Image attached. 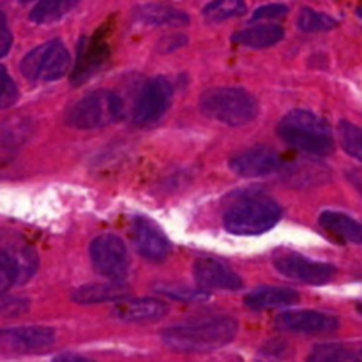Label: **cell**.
Instances as JSON below:
<instances>
[{"mask_svg": "<svg viewBox=\"0 0 362 362\" xmlns=\"http://www.w3.org/2000/svg\"><path fill=\"white\" fill-rule=\"evenodd\" d=\"M239 324L232 317H207L166 327L161 339L168 349L184 354H207L233 341Z\"/></svg>", "mask_w": 362, "mask_h": 362, "instance_id": "obj_1", "label": "cell"}, {"mask_svg": "<svg viewBox=\"0 0 362 362\" xmlns=\"http://www.w3.org/2000/svg\"><path fill=\"white\" fill-rule=\"evenodd\" d=\"M278 134L286 145L318 158L332 154L334 136L331 126L310 110H292L281 119Z\"/></svg>", "mask_w": 362, "mask_h": 362, "instance_id": "obj_2", "label": "cell"}, {"mask_svg": "<svg viewBox=\"0 0 362 362\" xmlns=\"http://www.w3.org/2000/svg\"><path fill=\"white\" fill-rule=\"evenodd\" d=\"M283 209L278 202L264 194L240 197L223 216V226L232 235H260L279 223Z\"/></svg>", "mask_w": 362, "mask_h": 362, "instance_id": "obj_3", "label": "cell"}, {"mask_svg": "<svg viewBox=\"0 0 362 362\" xmlns=\"http://www.w3.org/2000/svg\"><path fill=\"white\" fill-rule=\"evenodd\" d=\"M257 98L237 87H214L200 95V112L207 119L239 127L253 122L258 115Z\"/></svg>", "mask_w": 362, "mask_h": 362, "instance_id": "obj_4", "label": "cell"}, {"mask_svg": "<svg viewBox=\"0 0 362 362\" xmlns=\"http://www.w3.org/2000/svg\"><path fill=\"white\" fill-rule=\"evenodd\" d=\"M37 253L21 235L0 233V293L14 285H23L35 274Z\"/></svg>", "mask_w": 362, "mask_h": 362, "instance_id": "obj_5", "label": "cell"}, {"mask_svg": "<svg viewBox=\"0 0 362 362\" xmlns=\"http://www.w3.org/2000/svg\"><path fill=\"white\" fill-rule=\"evenodd\" d=\"M124 117V103L112 90H94L74 103L66 113V124L76 129H98Z\"/></svg>", "mask_w": 362, "mask_h": 362, "instance_id": "obj_6", "label": "cell"}, {"mask_svg": "<svg viewBox=\"0 0 362 362\" xmlns=\"http://www.w3.org/2000/svg\"><path fill=\"white\" fill-rule=\"evenodd\" d=\"M69 66L71 55L64 42L52 39L30 49L21 60L20 69L28 81L37 83V81L60 80L69 71Z\"/></svg>", "mask_w": 362, "mask_h": 362, "instance_id": "obj_7", "label": "cell"}, {"mask_svg": "<svg viewBox=\"0 0 362 362\" xmlns=\"http://www.w3.org/2000/svg\"><path fill=\"white\" fill-rule=\"evenodd\" d=\"M90 262L95 271L113 283H122L129 272V253L122 239L112 233L98 235L90 243Z\"/></svg>", "mask_w": 362, "mask_h": 362, "instance_id": "obj_8", "label": "cell"}, {"mask_svg": "<svg viewBox=\"0 0 362 362\" xmlns=\"http://www.w3.org/2000/svg\"><path fill=\"white\" fill-rule=\"evenodd\" d=\"M173 85L168 78L154 76L144 83L133 106V122L136 126L156 124L172 105Z\"/></svg>", "mask_w": 362, "mask_h": 362, "instance_id": "obj_9", "label": "cell"}, {"mask_svg": "<svg viewBox=\"0 0 362 362\" xmlns=\"http://www.w3.org/2000/svg\"><path fill=\"white\" fill-rule=\"evenodd\" d=\"M274 267L279 274L285 278L296 279V281L308 283V285H325L334 279L338 274L332 264L311 260L303 255H283L274 260Z\"/></svg>", "mask_w": 362, "mask_h": 362, "instance_id": "obj_10", "label": "cell"}, {"mask_svg": "<svg viewBox=\"0 0 362 362\" xmlns=\"http://www.w3.org/2000/svg\"><path fill=\"white\" fill-rule=\"evenodd\" d=\"M131 240L138 253L148 262H163L168 258L170 251H172V244H170L168 237L165 235L161 228L156 225L154 221L147 218L133 219L131 225Z\"/></svg>", "mask_w": 362, "mask_h": 362, "instance_id": "obj_11", "label": "cell"}, {"mask_svg": "<svg viewBox=\"0 0 362 362\" xmlns=\"http://www.w3.org/2000/svg\"><path fill=\"white\" fill-rule=\"evenodd\" d=\"M110 46L106 42L103 32H95L92 37H83L78 45V57L74 69L71 73L73 85H81L83 81L90 80L101 67L108 62Z\"/></svg>", "mask_w": 362, "mask_h": 362, "instance_id": "obj_12", "label": "cell"}, {"mask_svg": "<svg viewBox=\"0 0 362 362\" xmlns=\"http://www.w3.org/2000/svg\"><path fill=\"white\" fill-rule=\"evenodd\" d=\"M278 329L299 334H332L339 329V318L320 311H285L276 318Z\"/></svg>", "mask_w": 362, "mask_h": 362, "instance_id": "obj_13", "label": "cell"}, {"mask_svg": "<svg viewBox=\"0 0 362 362\" xmlns=\"http://www.w3.org/2000/svg\"><path fill=\"white\" fill-rule=\"evenodd\" d=\"M53 341H55L53 329L41 327V325L0 329V345L13 352L37 354L49 349Z\"/></svg>", "mask_w": 362, "mask_h": 362, "instance_id": "obj_14", "label": "cell"}, {"mask_svg": "<svg viewBox=\"0 0 362 362\" xmlns=\"http://www.w3.org/2000/svg\"><path fill=\"white\" fill-rule=\"evenodd\" d=\"M230 170L240 177H264L281 168L278 152L269 147H253L230 159Z\"/></svg>", "mask_w": 362, "mask_h": 362, "instance_id": "obj_15", "label": "cell"}, {"mask_svg": "<svg viewBox=\"0 0 362 362\" xmlns=\"http://www.w3.org/2000/svg\"><path fill=\"white\" fill-rule=\"evenodd\" d=\"M193 276L204 290L243 288V278L216 258H198L193 265Z\"/></svg>", "mask_w": 362, "mask_h": 362, "instance_id": "obj_16", "label": "cell"}, {"mask_svg": "<svg viewBox=\"0 0 362 362\" xmlns=\"http://www.w3.org/2000/svg\"><path fill=\"white\" fill-rule=\"evenodd\" d=\"M168 313V306L163 300L154 297H141V299L120 300L113 310L112 317L127 324H145V322H158Z\"/></svg>", "mask_w": 362, "mask_h": 362, "instance_id": "obj_17", "label": "cell"}, {"mask_svg": "<svg viewBox=\"0 0 362 362\" xmlns=\"http://www.w3.org/2000/svg\"><path fill=\"white\" fill-rule=\"evenodd\" d=\"M299 303V293L285 286H258L244 297V304L253 311L281 310Z\"/></svg>", "mask_w": 362, "mask_h": 362, "instance_id": "obj_18", "label": "cell"}, {"mask_svg": "<svg viewBox=\"0 0 362 362\" xmlns=\"http://www.w3.org/2000/svg\"><path fill=\"white\" fill-rule=\"evenodd\" d=\"M134 21L152 27H186L189 16L184 11L168 4H145L138 6L133 13Z\"/></svg>", "mask_w": 362, "mask_h": 362, "instance_id": "obj_19", "label": "cell"}, {"mask_svg": "<svg viewBox=\"0 0 362 362\" xmlns=\"http://www.w3.org/2000/svg\"><path fill=\"white\" fill-rule=\"evenodd\" d=\"M131 293L124 283H90L83 285L71 293V299L78 304H103V303H120Z\"/></svg>", "mask_w": 362, "mask_h": 362, "instance_id": "obj_20", "label": "cell"}, {"mask_svg": "<svg viewBox=\"0 0 362 362\" xmlns=\"http://www.w3.org/2000/svg\"><path fill=\"white\" fill-rule=\"evenodd\" d=\"M320 226L332 237L345 243L362 244V223L338 211H324L320 214Z\"/></svg>", "mask_w": 362, "mask_h": 362, "instance_id": "obj_21", "label": "cell"}, {"mask_svg": "<svg viewBox=\"0 0 362 362\" xmlns=\"http://www.w3.org/2000/svg\"><path fill=\"white\" fill-rule=\"evenodd\" d=\"M283 37H285V30H283L281 25L264 23L235 32V34L232 35V41L240 46H247V48L262 49L278 45Z\"/></svg>", "mask_w": 362, "mask_h": 362, "instance_id": "obj_22", "label": "cell"}, {"mask_svg": "<svg viewBox=\"0 0 362 362\" xmlns=\"http://www.w3.org/2000/svg\"><path fill=\"white\" fill-rule=\"evenodd\" d=\"M35 131V122L27 115H11L0 120V147L16 148L27 144Z\"/></svg>", "mask_w": 362, "mask_h": 362, "instance_id": "obj_23", "label": "cell"}, {"mask_svg": "<svg viewBox=\"0 0 362 362\" xmlns=\"http://www.w3.org/2000/svg\"><path fill=\"white\" fill-rule=\"evenodd\" d=\"M285 179L296 187H310L315 184H322L329 179V170L322 163L313 161H297L292 163L285 170Z\"/></svg>", "mask_w": 362, "mask_h": 362, "instance_id": "obj_24", "label": "cell"}, {"mask_svg": "<svg viewBox=\"0 0 362 362\" xmlns=\"http://www.w3.org/2000/svg\"><path fill=\"white\" fill-rule=\"evenodd\" d=\"M80 4V0H39L30 11V21L37 25H49L62 20Z\"/></svg>", "mask_w": 362, "mask_h": 362, "instance_id": "obj_25", "label": "cell"}, {"mask_svg": "<svg viewBox=\"0 0 362 362\" xmlns=\"http://www.w3.org/2000/svg\"><path fill=\"white\" fill-rule=\"evenodd\" d=\"M306 362H361L359 352L341 343L317 345L308 356Z\"/></svg>", "mask_w": 362, "mask_h": 362, "instance_id": "obj_26", "label": "cell"}, {"mask_svg": "<svg viewBox=\"0 0 362 362\" xmlns=\"http://www.w3.org/2000/svg\"><path fill=\"white\" fill-rule=\"evenodd\" d=\"M246 13L244 0H212L204 7V18L211 23H219L228 18L243 16Z\"/></svg>", "mask_w": 362, "mask_h": 362, "instance_id": "obj_27", "label": "cell"}, {"mask_svg": "<svg viewBox=\"0 0 362 362\" xmlns=\"http://www.w3.org/2000/svg\"><path fill=\"white\" fill-rule=\"evenodd\" d=\"M297 25L303 32H327L338 27V20L325 13H318L311 7H304L297 18Z\"/></svg>", "mask_w": 362, "mask_h": 362, "instance_id": "obj_28", "label": "cell"}, {"mask_svg": "<svg viewBox=\"0 0 362 362\" xmlns=\"http://www.w3.org/2000/svg\"><path fill=\"white\" fill-rule=\"evenodd\" d=\"M339 140L346 154L362 163V127L343 120L339 124Z\"/></svg>", "mask_w": 362, "mask_h": 362, "instance_id": "obj_29", "label": "cell"}, {"mask_svg": "<svg viewBox=\"0 0 362 362\" xmlns=\"http://www.w3.org/2000/svg\"><path fill=\"white\" fill-rule=\"evenodd\" d=\"M156 292L163 293V296L170 297V299L182 300V303H205L209 300V292L204 288H189V286H180V285H165L158 286Z\"/></svg>", "mask_w": 362, "mask_h": 362, "instance_id": "obj_30", "label": "cell"}, {"mask_svg": "<svg viewBox=\"0 0 362 362\" xmlns=\"http://www.w3.org/2000/svg\"><path fill=\"white\" fill-rule=\"evenodd\" d=\"M28 308H30V300H28L27 297L0 293V317H21V315L27 313Z\"/></svg>", "mask_w": 362, "mask_h": 362, "instance_id": "obj_31", "label": "cell"}, {"mask_svg": "<svg viewBox=\"0 0 362 362\" xmlns=\"http://www.w3.org/2000/svg\"><path fill=\"white\" fill-rule=\"evenodd\" d=\"M18 98H20V92H18L16 83L7 73L6 67L0 66V108H11L13 105H16Z\"/></svg>", "mask_w": 362, "mask_h": 362, "instance_id": "obj_32", "label": "cell"}, {"mask_svg": "<svg viewBox=\"0 0 362 362\" xmlns=\"http://www.w3.org/2000/svg\"><path fill=\"white\" fill-rule=\"evenodd\" d=\"M186 45H187L186 35L175 32V34H168V35H165V37L159 39L158 46H156V52L163 53V55H168V53L177 52V49H180L182 46H186Z\"/></svg>", "mask_w": 362, "mask_h": 362, "instance_id": "obj_33", "label": "cell"}, {"mask_svg": "<svg viewBox=\"0 0 362 362\" xmlns=\"http://www.w3.org/2000/svg\"><path fill=\"white\" fill-rule=\"evenodd\" d=\"M288 13V7L285 4H269V6L258 7L251 16V21H262V20H276Z\"/></svg>", "mask_w": 362, "mask_h": 362, "instance_id": "obj_34", "label": "cell"}, {"mask_svg": "<svg viewBox=\"0 0 362 362\" xmlns=\"http://www.w3.org/2000/svg\"><path fill=\"white\" fill-rule=\"evenodd\" d=\"M11 46H13V34H11L9 23H7L6 14L0 11V59L9 53Z\"/></svg>", "mask_w": 362, "mask_h": 362, "instance_id": "obj_35", "label": "cell"}, {"mask_svg": "<svg viewBox=\"0 0 362 362\" xmlns=\"http://www.w3.org/2000/svg\"><path fill=\"white\" fill-rule=\"evenodd\" d=\"M52 362H94V361L87 359V357L76 356V354H62V356L55 357Z\"/></svg>", "mask_w": 362, "mask_h": 362, "instance_id": "obj_36", "label": "cell"}, {"mask_svg": "<svg viewBox=\"0 0 362 362\" xmlns=\"http://www.w3.org/2000/svg\"><path fill=\"white\" fill-rule=\"evenodd\" d=\"M357 311H359V313L362 315V303H359V304H357Z\"/></svg>", "mask_w": 362, "mask_h": 362, "instance_id": "obj_37", "label": "cell"}, {"mask_svg": "<svg viewBox=\"0 0 362 362\" xmlns=\"http://www.w3.org/2000/svg\"><path fill=\"white\" fill-rule=\"evenodd\" d=\"M359 359H361V362H362V350H359Z\"/></svg>", "mask_w": 362, "mask_h": 362, "instance_id": "obj_38", "label": "cell"}, {"mask_svg": "<svg viewBox=\"0 0 362 362\" xmlns=\"http://www.w3.org/2000/svg\"><path fill=\"white\" fill-rule=\"evenodd\" d=\"M20 2H30V0H20Z\"/></svg>", "mask_w": 362, "mask_h": 362, "instance_id": "obj_39", "label": "cell"}]
</instances>
